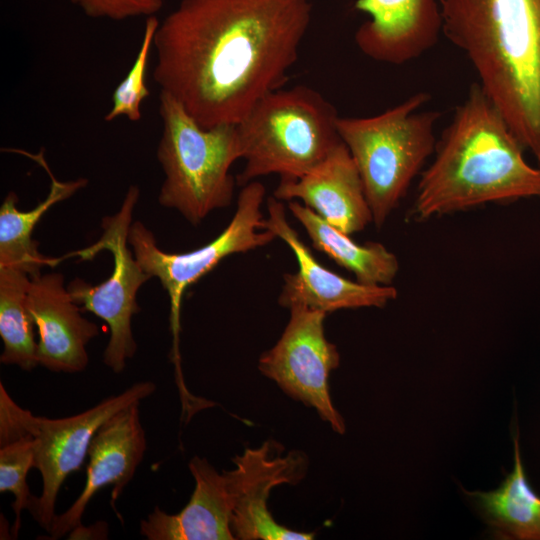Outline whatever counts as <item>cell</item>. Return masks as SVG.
<instances>
[{
	"instance_id": "12",
	"label": "cell",
	"mask_w": 540,
	"mask_h": 540,
	"mask_svg": "<svg viewBox=\"0 0 540 540\" xmlns=\"http://www.w3.org/2000/svg\"><path fill=\"white\" fill-rule=\"evenodd\" d=\"M268 217L263 228L272 231L293 251L298 271L284 275L278 303L286 308L303 304L325 313L361 307L382 308L396 299L398 292L391 286L365 285L346 279L319 263L309 248L289 224L285 206L274 196L267 200Z\"/></svg>"
},
{
	"instance_id": "2",
	"label": "cell",
	"mask_w": 540,
	"mask_h": 540,
	"mask_svg": "<svg viewBox=\"0 0 540 540\" xmlns=\"http://www.w3.org/2000/svg\"><path fill=\"white\" fill-rule=\"evenodd\" d=\"M523 150L479 83H472L421 174L413 216L426 220L486 203L540 197V168L525 161Z\"/></svg>"
},
{
	"instance_id": "16",
	"label": "cell",
	"mask_w": 540,
	"mask_h": 540,
	"mask_svg": "<svg viewBox=\"0 0 540 540\" xmlns=\"http://www.w3.org/2000/svg\"><path fill=\"white\" fill-rule=\"evenodd\" d=\"M273 196L278 200L300 199L327 223L349 235L373 222L360 173L343 141L300 178L280 180Z\"/></svg>"
},
{
	"instance_id": "9",
	"label": "cell",
	"mask_w": 540,
	"mask_h": 540,
	"mask_svg": "<svg viewBox=\"0 0 540 540\" xmlns=\"http://www.w3.org/2000/svg\"><path fill=\"white\" fill-rule=\"evenodd\" d=\"M288 309L290 318L280 339L260 356L258 368L286 394L314 408L335 432L343 434L345 422L329 394L328 377L339 366L340 355L325 337L327 313L303 304H292Z\"/></svg>"
},
{
	"instance_id": "11",
	"label": "cell",
	"mask_w": 540,
	"mask_h": 540,
	"mask_svg": "<svg viewBox=\"0 0 540 540\" xmlns=\"http://www.w3.org/2000/svg\"><path fill=\"white\" fill-rule=\"evenodd\" d=\"M284 447L267 440L258 448H246L236 456V497L230 528L238 540H311L315 533L298 532L278 524L267 507L271 490L280 484H296L306 474L308 461L301 451L282 456Z\"/></svg>"
},
{
	"instance_id": "14",
	"label": "cell",
	"mask_w": 540,
	"mask_h": 540,
	"mask_svg": "<svg viewBox=\"0 0 540 540\" xmlns=\"http://www.w3.org/2000/svg\"><path fill=\"white\" fill-rule=\"evenodd\" d=\"M27 305L38 331L39 365L54 372L76 373L88 364V343L98 326L81 315L61 273L31 277Z\"/></svg>"
},
{
	"instance_id": "23",
	"label": "cell",
	"mask_w": 540,
	"mask_h": 540,
	"mask_svg": "<svg viewBox=\"0 0 540 540\" xmlns=\"http://www.w3.org/2000/svg\"><path fill=\"white\" fill-rule=\"evenodd\" d=\"M158 25L159 20L154 15L146 19L138 53L130 70L113 92L112 107L105 115V121L126 117L129 121L137 122L142 118V103L150 94L145 81L146 71Z\"/></svg>"
},
{
	"instance_id": "25",
	"label": "cell",
	"mask_w": 540,
	"mask_h": 540,
	"mask_svg": "<svg viewBox=\"0 0 540 540\" xmlns=\"http://www.w3.org/2000/svg\"><path fill=\"white\" fill-rule=\"evenodd\" d=\"M108 534V528L106 523L98 522L93 526L83 527L82 524L73 529L69 533V539H106Z\"/></svg>"
},
{
	"instance_id": "17",
	"label": "cell",
	"mask_w": 540,
	"mask_h": 540,
	"mask_svg": "<svg viewBox=\"0 0 540 540\" xmlns=\"http://www.w3.org/2000/svg\"><path fill=\"white\" fill-rule=\"evenodd\" d=\"M189 470L195 488L177 514L155 506L140 521V534L148 540H233L230 523L236 497L234 469L222 474L205 458L194 456Z\"/></svg>"
},
{
	"instance_id": "1",
	"label": "cell",
	"mask_w": 540,
	"mask_h": 540,
	"mask_svg": "<svg viewBox=\"0 0 540 540\" xmlns=\"http://www.w3.org/2000/svg\"><path fill=\"white\" fill-rule=\"evenodd\" d=\"M311 15L308 0H181L155 32L153 79L202 127L237 124L286 83Z\"/></svg>"
},
{
	"instance_id": "21",
	"label": "cell",
	"mask_w": 540,
	"mask_h": 540,
	"mask_svg": "<svg viewBox=\"0 0 540 540\" xmlns=\"http://www.w3.org/2000/svg\"><path fill=\"white\" fill-rule=\"evenodd\" d=\"M31 411L20 407L0 383V492L14 496V536L21 526V513L32 494L27 475L34 468V438L29 426Z\"/></svg>"
},
{
	"instance_id": "18",
	"label": "cell",
	"mask_w": 540,
	"mask_h": 540,
	"mask_svg": "<svg viewBox=\"0 0 540 540\" xmlns=\"http://www.w3.org/2000/svg\"><path fill=\"white\" fill-rule=\"evenodd\" d=\"M13 151L21 152L38 162L51 179L47 197L33 209L19 210L18 197L12 191L6 195L0 207V266L20 267L34 277L41 274L43 266H53L60 261L47 258L39 252L38 242L32 238L37 223L52 206L84 188L88 180L85 178L57 180L44 159L43 150L35 155L23 150Z\"/></svg>"
},
{
	"instance_id": "4",
	"label": "cell",
	"mask_w": 540,
	"mask_h": 540,
	"mask_svg": "<svg viewBox=\"0 0 540 540\" xmlns=\"http://www.w3.org/2000/svg\"><path fill=\"white\" fill-rule=\"evenodd\" d=\"M338 117L329 101L305 85L264 95L236 124L245 160L238 184L269 174L295 180L312 170L342 141Z\"/></svg>"
},
{
	"instance_id": "10",
	"label": "cell",
	"mask_w": 540,
	"mask_h": 540,
	"mask_svg": "<svg viewBox=\"0 0 540 540\" xmlns=\"http://www.w3.org/2000/svg\"><path fill=\"white\" fill-rule=\"evenodd\" d=\"M156 385L137 382L120 394L109 396L79 414L50 419L30 413L34 438V468L42 478V492L30 499L27 510L47 532L56 515L55 504L65 479L78 471L101 425L121 409L152 395Z\"/></svg>"
},
{
	"instance_id": "13",
	"label": "cell",
	"mask_w": 540,
	"mask_h": 540,
	"mask_svg": "<svg viewBox=\"0 0 540 540\" xmlns=\"http://www.w3.org/2000/svg\"><path fill=\"white\" fill-rule=\"evenodd\" d=\"M139 403L121 409L107 419L94 435L88 450L86 482L82 492L63 513L56 514L50 539H58L81 525L85 509L102 488L111 485V505L117 501L140 465L147 443Z\"/></svg>"
},
{
	"instance_id": "5",
	"label": "cell",
	"mask_w": 540,
	"mask_h": 540,
	"mask_svg": "<svg viewBox=\"0 0 540 540\" xmlns=\"http://www.w3.org/2000/svg\"><path fill=\"white\" fill-rule=\"evenodd\" d=\"M162 134L157 159L164 173L158 201L198 225L212 211L231 204L232 164L242 158L236 124L202 127L167 92L160 91Z\"/></svg>"
},
{
	"instance_id": "24",
	"label": "cell",
	"mask_w": 540,
	"mask_h": 540,
	"mask_svg": "<svg viewBox=\"0 0 540 540\" xmlns=\"http://www.w3.org/2000/svg\"><path fill=\"white\" fill-rule=\"evenodd\" d=\"M70 2L88 17L114 21L153 16L164 4V0H70Z\"/></svg>"
},
{
	"instance_id": "22",
	"label": "cell",
	"mask_w": 540,
	"mask_h": 540,
	"mask_svg": "<svg viewBox=\"0 0 540 540\" xmlns=\"http://www.w3.org/2000/svg\"><path fill=\"white\" fill-rule=\"evenodd\" d=\"M30 274L23 268L0 266V362L31 371L39 365L35 323L27 305Z\"/></svg>"
},
{
	"instance_id": "6",
	"label": "cell",
	"mask_w": 540,
	"mask_h": 540,
	"mask_svg": "<svg viewBox=\"0 0 540 540\" xmlns=\"http://www.w3.org/2000/svg\"><path fill=\"white\" fill-rule=\"evenodd\" d=\"M426 92L371 117H338L337 131L360 173L373 223L382 227L435 151L441 114L418 111Z\"/></svg>"
},
{
	"instance_id": "20",
	"label": "cell",
	"mask_w": 540,
	"mask_h": 540,
	"mask_svg": "<svg viewBox=\"0 0 540 540\" xmlns=\"http://www.w3.org/2000/svg\"><path fill=\"white\" fill-rule=\"evenodd\" d=\"M466 493L495 537L540 540V496L526 477L518 434L514 437V468L500 486L488 492Z\"/></svg>"
},
{
	"instance_id": "19",
	"label": "cell",
	"mask_w": 540,
	"mask_h": 540,
	"mask_svg": "<svg viewBox=\"0 0 540 540\" xmlns=\"http://www.w3.org/2000/svg\"><path fill=\"white\" fill-rule=\"evenodd\" d=\"M288 209L304 227L314 248L352 272L356 281L374 286L392 284L399 271V261L383 244L356 243L349 234L333 227L298 201H289Z\"/></svg>"
},
{
	"instance_id": "7",
	"label": "cell",
	"mask_w": 540,
	"mask_h": 540,
	"mask_svg": "<svg viewBox=\"0 0 540 540\" xmlns=\"http://www.w3.org/2000/svg\"><path fill=\"white\" fill-rule=\"evenodd\" d=\"M265 187L258 181L243 186L237 208L227 227L209 243L186 253L161 250L154 234L141 222L129 229L128 242L145 272L156 277L170 299V326L174 336V360L178 361L177 340L180 331V309L185 290L213 270L225 257L263 247L276 235L263 228L261 206Z\"/></svg>"
},
{
	"instance_id": "3",
	"label": "cell",
	"mask_w": 540,
	"mask_h": 540,
	"mask_svg": "<svg viewBox=\"0 0 540 540\" xmlns=\"http://www.w3.org/2000/svg\"><path fill=\"white\" fill-rule=\"evenodd\" d=\"M442 33L470 61L484 93L540 162V0H438Z\"/></svg>"
},
{
	"instance_id": "15",
	"label": "cell",
	"mask_w": 540,
	"mask_h": 540,
	"mask_svg": "<svg viewBox=\"0 0 540 540\" xmlns=\"http://www.w3.org/2000/svg\"><path fill=\"white\" fill-rule=\"evenodd\" d=\"M370 19L355 33L358 48L369 58L401 65L431 49L442 32L438 0H356Z\"/></svg>"
},
{
	"instance_id": "8",
	"label": "cell",
	"mask_w": 540,
	"mask_h": 540,
	"mask_svg": "<svg viewBox=\"0 0 540 540\" xmlns=\"http://www.w3.org/2000/svg\"><path fill=\"white\" fill-rule=\"evenodd\" d=\"M140 189L132 185L115 214L102 220V235L91 246L69 256L92 259L102 250L113 256L111 275L98 285L74 278L67 286L73 301L85 311L104 320L110 337L104 351V363L114 373H121L136 353L132 317L140 311L136 296L141 286L152 277L143 270L129 248L128 235Z\"/></svg>"
}]
</instances>
